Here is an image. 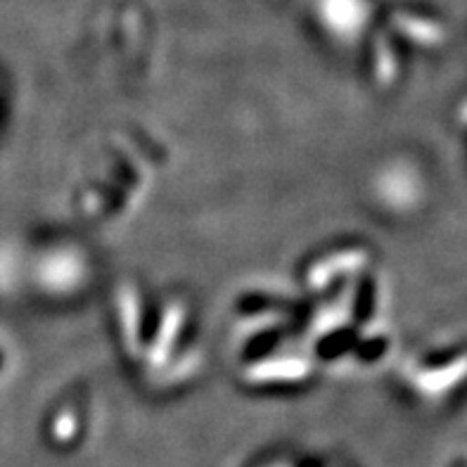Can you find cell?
I'll return each mask as SVG.
<instances>
[{"mask_svg":"<svg viewBox=\"0 0 467 467\" xmlns=\"http://www.w3.org/2000/svg\"><path fill=\"white\" fill-rule=\"evenodd\" d=\"M399 31L410 43L420 47H437L446 41L444 19L425 10H403L399 12Z\"/></svg>","mask_w":467,"mask_h":467,"instance_id":"6da1fadb","label":"cell"},{"mask_svg":"<svg viewBox=\"0 0 467 467\" xmlns=\"http://www.w3.org/2000/svg\"><path fill=\"white\" fill-rule=\"evenodd\" d=\"M458 121H461L462 129L467 130V98L461 102V109H458Z\"/></svg>","mask_w":467,"mask_h":467,"instance_id":"7a4b0ae2","label":"cell"}]
</instances>
